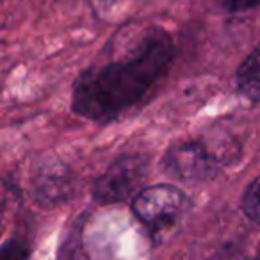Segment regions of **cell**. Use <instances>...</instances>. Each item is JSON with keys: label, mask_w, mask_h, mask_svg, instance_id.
Returning <instances> with one entry per match:
<instances>
[{"label": "cell", "mask_w": 260, "mask_h": 260, "mask_svg": "<svg viewBox=\"0 0 260 260\" xmlns=\"http://www.w3.org/2000/svg\"><path fill=\"white\" fill-rule=\"evenodd\" d=\"M171 41L155 32L132 57L89 70L73 91V111L91 119H104L143 98L171 61Z\"/></svg>", "instance_id": "6da1fadb"}, {"label": "cell", "mask_w": 260, "mask_h": 260, "mask_svg": "<svg viewBox=\"0 0 260 260\" xmlns=\"http://www.w3.org/2000/svg\"><path fill=\"white\" fill-rule=\"evenodd\" d=\"M148 162L141 155H123L111 164L107 171L96 180L93 194L98 202L112 203L138 196L145 184Z\"/></svg>", "instance_id": "7a4b0ae2"}, {"label": "cell", "mask_w": 260, "mask_h": 260, "mask_svg": "<svg viewBox=\"0 0 260 260\" xmlns=\"http://www.w3.org/2000/svg\"><path fill=\"white\" fill-rule=\"evenodd\" d=\"M187 207V198L173 185H152L139 192L132 202L136 216L148 226L170 224Z\"/></svg>", "instance_id": "3957f363"}, {"label": "cell", "mask_w": 260, "mask_h": 260, "mask_svg": "<svg viewBox=\"0 0 260 260\" xmlns=\"http://www.w3.org/2000/svg\"><path fill=\"white\" fill-rule=\"evenodd\" d=\"M164 168L180 180H205L216 173V155L200 143L175 145L164 157Z\"/></svg>", "instance_id": "277c9868"}, {"label": "cell", "mask_w": 260, "mask_h": 260, "mask_svg": "<svg viewBox=\"0 0 260 260\" xmlns=\"http://www.w3.org/2000/svg\"><path fill=\"white\" fill-rule=\"evenodd\" d=\"M70 173L64 166L59 162L45 164L40 168L34 178V189L43 203H59L64 200L70 192Z\"/></svg>", "instance_id": "5b68a950"}, {"label": "cell", "mask_w": 260, "mask_h": 260, "mask_svg": "<svg viewBox=\"0 0 260 260\" xmlns=\"http://www.w3.org/2000/svg\"><path fill=\"white\" fill-rule=\"evenodd\" d=\"M237 86L249 100H260V48L253 50L239 66Z\"/></svg>", "instance_id": "8992f818"}, {"label": "cell", "mask_w": 260, "mask_h": 260, "mask_svg": "<svg viewBox=\"0 0 260 260\" xmlns=\"http://www.w3.org/2000/svg\"><path fill=\"white\" fill-rule=\"evenodd\" d=\"M242 210L255 223H260V177H256L246 187L242 196Z\"/></svg>", "instance_id": "52a82bcc"}, {"label": "cell", "mask_w": 260, "mask_h": 260, "mask_svg": "<svg viewBox=\"0 0 260 260\" xmlns=\"http://www.w3.org/2000/svg\"><path fill=\"white\" fill-rule=\"evenodd\" d=\"M29 248L20 241H8L2 248V258L0 260H27Z\"/></svg>", "instance_id": "ba28073f"}, {"label": "cell", "mask_w": 260, "mask_h": 260, "mask_svg": "<svg viewBox=\"0 0 260 260\" xmlns=\"http://www.w3.org/2000/svg\"><path fill=\"white\" fill-rule=\"evenodd\" d=\"M228 11L239 13V11H248V9L255 8L260 4V0H224Z\"/></svg>", "instance_id": "9c48e42d"}, {"label": "cell", "mask_w": 260, "mask_h": 260, "mask_svg": "<svg viewBox=\"0 0 260 260\" xmlns=\"http://www.w3.org/2000/svg\"><path fill=\"white\" fill-rule=\"evenodd\" d=\"M94 2V6H96L98 9H105V8H109V6H112L116 2V0H93Z\"/></svg>", "instance_id": "30bf717a"}]
</instances>
